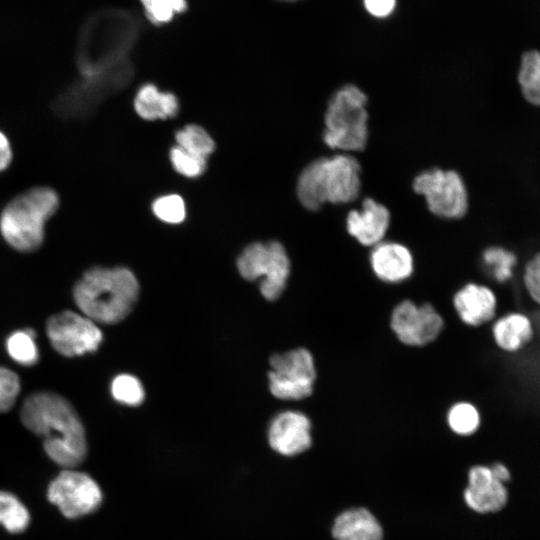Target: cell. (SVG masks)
Wrapping results in <instances>:
<instances>
[{"mask_svg": "<svg viewBox=\"0 0 540 540\" xmlns=\"http://www.w3.org/2000/svg\"><path fill=\"white\" fill-rule=\"evenodd\" d=\"M135 17L121 9L99 11L88 18L78 37L76 63L81 78L67 86L80 103H96L97 93L138 33Z\"/></svg>", "mask_w": 540, "mask_h": 540, "instance_id": "cell-1", "label": "cell"}, {"mask_svg": "<svg viewBox=\"0 0 540 540\" xmlns=\"http://www.w3.org/2000/svg\"><path fill=\"white\" fill-rule=\"evenodd\" d=\"M20 416L27 429L43 437L45 452L55 463L66 469L84 460L85 430L65 398L51 392L33 393L24 401Z\"/></svg>", "mask_w": 540, "mask_h": 540, "instance_id": "cell-2", "label": "cell"}, {"mask_svg": "<svg viewBox=\"0 0 540 540\" xmlns=\"http://www.w3.org/2000/svg\"><path fill=\"white\" fill-rule=\"evenodd\" d=\"M139 285L127 268L95 267L84 273L73 291L83 315L101 324L122 321L137 302Z\"/></svg>", "mask_w": 540, "mask_h": 540, "instance_id": "cell-3", "label": "cell"}, {"mask_svg": "<svg viewBox=\"0 0 540 540\" xmlns=\"http://www.w3.org/2000/svg\"><path fill=\"white\" fill-rule=\"evenodd\" d=\"M60 197L48 186L29 188L10 199L0 212V234L20 252L37 250L44 241L48 221L56 214Z\"/></svg>", "mask_w": 540, "mask_h": 540, "instance_id": "cell-4", "label": "cell"}, {"mask_svg": "<svg viewBox=\"0 0 540 540\" xmlns=\"http://www.w3.org/2000/svg\"><path fill=\"white\" fill-rule=\"evenodd\" d=\"M360 164L350 155L319 158L304 168L297 183L300 203L318 210L325 202L349 203L360 192Z\"/></svg>", "mask_w": 540, "mask_h": 540, "instance_id": "cell-5", "label": "cell"}, {"mask_svg": "<svg viewBox=\"0 0 540 540\" xmlns=\"http://www.w3.org/2000/svg\"><path fill=\"white\" fill-rule=\"evenodd\" d=\"M367 97L356 86L345 85L329 99L323 140L332 149L360 151L368 139Z\"/></svg>", "mask_w": 540, "mask_h": 540, "instance_id": "cell-6", "label": "cell"}, {"mask_svg": "<svg viewBox=\"0 0 540 540\" xmlns=\"http://www.w3.org/2000/svg\"><path fill=\"white\" fill-rule=\"evenodd\" d=\"M237 267L246 280L262 279L260 292L270 301L281 296L290 274V261L286 250L276 241L249 245L238 258Z\"/></svg>", "mask_w": 540, "mask_h": 540, "instance_id": "cell-7", "label": "cell"}, {"mask_svg": "<svg viewBox=\"0 0 540 540\" xmlns=\"http://www.w3.org/2000/svg\"><path fill=\"white\" fill-rule=\"evenodd\" d=\"M269 389L281 400H302L313 393L316 367L312 353L296 348L270 358Z\"/></svg>", "mask_w": 540, "mask_h": 540, "instance_id": "cell-8", "label": "cell"}, {"mask_svg": "<svg viewBox=\"0 0 540 540\" xmlns=\"http://www.w3.org/2000/svg\"><path fill=\"white\" fill-rule=\"evenodd\" d=\"M413 189L425 197L429 210L438 217L458 219L467 211V190L463 179L455 171H424L414 179Z\"/></svg>", "mask_w": 540, "mask_h": 540, "instance_id": "cell-9", "label": "cell"}, {"mask_svg": "<svg viewBox=\"0 0 540 540\" xmlns=\"http://www.w3.org/2000/svg\"><path fill=\"white\" fill-rule=\"evenodd\" d=\"M51 503L69 519L96 511L103 500L97 482L88 474L66 468L50 483L47 493Z\"/></svg>", "mask_w": 540, "mask_h": 540, "instance_id": "cell-10", "label": "cell"}, {"mask_svg": "<svg viewBox=\"0 0 540 540\" xmlns=\"http://www.w3.org/2000/svg\"><path fill=\"white\" fill-rule=\"evenodd\" d=\"M47 336L61 355L73 357L97 350L102 333L96 323L73 311H63L49 318Z\"/></svg>", "mask_w": 540, "mask_h": 540, "instance_id": "cell-11", "label": "cell"}, {"mask_svg": "<svg viewBox=\"0 0 540 540\" xmlns=\"http://www.w3.org/2000/svg\"><path fill=\"white\" fill-rule=\"evenodd\" d=\"M390 326L401 343L420 347L433 342L440 335L444 320L431 304H416L407 299L392 310Z\"/></svg>", "mask_w": 540, "mask_h": 540, "instance_id": "cell-12", "label": "cell"}, {"mask_svg": "<svg viewBox=\"0 0 540 540\" xmlns=\"http://www.w3.org/2000/svg\"><path fill=\"white\" fill-rule=\"evenodd\" d=\"M452 302L461 322L469 327L478 328L489 324L498 315L497 293L484 283H465L455 292Z\"/></svg>", "mask_w": 540, "mask_h": 540, "instance_id": "cell-13", "label": "cell"}, {"mask_svg": "<svg viewBox=\"0 0 540 540\" xmlns=\"http://www.w3.org/2000/svg\"><path fill=\"white\" fill-rule=\"evenodd\" d=\"M312 424L300 411L287 410L277 414L268 429L271 448L284 456L303 453L312 444Z\"/></svg>", "mask_w": 540, "mask_h": 540, "instance_id": "cell-14", "label": "cell"}, {"mask_svg": "<svg viewBox=\"0 0 540 540\" xmlns=\"http://www.w3.org/2000/svg\"><path fill=\"white\" fill-rule=\"evenodd\" d=\"M490 333L498 350L507 355H517L533 343L536 327L528 313L511 309L496 316L491 322Z\"/></svg>", "mask_w": 540, "mask_h": 540, "instance_id": "cell-15", "label": "cell"}, {"mask_svg": "<svg viewBox=\"0 0 540 540\" xmlns=\"http://www.w3.org/2000/svg\"><path fill=\"white\" fill-rule=\"evenodd\" d=\"M464 499L473 511L492 513L506 505L508 492L505 483L495 476L490 466L476 465L469 470Z\"/></svg>", "mask_w": 540, "mask_h": 540, "instance_id": "cell-16", "label": "cell"}, {"mask_svg": "<svg viewBox=\"0 0 540 540\" xmlns=\"http://www.w3.org/2000/svg\"><path fill=\"white\" fill-rule=\"evenodd\" d=\"M370 266L382 282L397 284L406 281L414 271L410 250L397 242L382 241L370 253Z\"/></svg>", "mask_w": 540, "mask_h": 540, "instance_id": "cell-17", "label": "cell"}, {"mask_svg": "<svg viewBox=\"0 0 540 540\" xmlns=\"http://www.w3.org/2000/svg\"><path fill=\"white\" fill-rule=\"evenodd\" d=\"M389 224L388 209L371 198H366L362 202V209L351 210L346 218L348 233L364 246H375L382 242Z\"/></svg>", "mask_w": 540, "mask_h": 540, "instance_id": "cell-18", "label": "cell"}, {"mask_svg": "<svg viewBox=\"0 0 540 540\" xmlns=\"http://www.w3.org/2000/svg\"><path fill=\"white\" fill-rule=\"evenodd\" d=\"M336 540H382L383 529L366 508H353L340 513L333 524Z\"/></svg>", "mask_w": 540, "mask_h": 540, "instance_id": "cell-19", "label": "cell"}, {"mask_svg": "<svg viewBox=\"0 0 540 540\" xmlns=\"http://www.w3.org/2000/svg\"><path fill=\"white\" fill-rule=\"evenodd\" d=\"M135 109L146 120L166 119L177 113L178 101L172 93L160 92L153 84H146L136 95Z\"/></svg>", "mask_w": 540, "mask_h": 540, "instance_id": "cell-20", "label": "cell"}, {"mask_svg": "<svg viewBox=\"0 0 540 540\" xmlns=\"http://www.w3.org/2000/svg\"><path fill=\"white\" fill-rule=\"evenodd\" d=\"M481 264L487 275L497 284L506 285L514 279L518 257L503 246L487 247L481 255Z\"/></svg>", "mask_w": 540, "mask_h": 540, "instance_id": "cell-21", "label": "cell"}, {"mask_svg": "<svg viewBox=\"0 0 540 540\" xmlns=\"http://www.w3.org/2000/svg\"><path fill=\"white\" fill-rule=\"evenodd\" d=\"M520 90L532 105L540 107V51L530 49L522 53L517 74Z\"/></svg>", "mask_w": 540, "mask_h": 540, "instance_id": "cell-22", "label": "cell"}, {"mask_svg": "<svg viewBox=\"0 0 540 540\" xmlns=\"http://www.w3.org/2000/svg\"><path fill=\"white\" fill-rule=\"evenodd\" d=\"M482 422L479 408L470 401L454 403L448 410L449 428L459 436H471L476 433Z\"/></svg>", "mask_w": 540, "mask_h": 540, "instance_id": "cell-23", "label": "cell"}, {"mask_svg": "<svg viewBox=\"0 0 540 540\" xmlns=\"http://www.w3.org/2000/svg\"><path fill=\"white\" fill-rule=\"evenodd\" d=\"M30 523L27 508L12 493L0 491V525L11 533L23 532Z\"/></svg>", "mask_w": 540, "mask_h": 540, "instance_id": "cell-24", "label": "cell"}, {"mask_svg": "<svg viewBox=\"0 0 540 540\" xmlns=\"http://www.w3.org/2000/svg\"><path fill=\"white\" fill-rule=\"evenodd\" d=\"M177 146L185 151L206 159L210 155L215 144L208 132L196 124H190L176 133Z\"/></svg>", "mask_w": 540, "mask_h": 540, "instance_id": "cell-25", "label": "cell"}, {"mask_svg": "<svg viewBox=\"0 0 540 540\" xmlns=\"http://www.w3.org/2000/svg\"><path fill=\"white\" fill-rule=\"evenodd\" d=\"M33 330L14 332L6 341L10 357L22 365H33L37 362L39 353L34 340Z\"/></svg>", "mask_w": 540, "mask_h": 540, "instance_id": "cell-26", "label": "cell"}, {"mask_svg": "<svg viewBox=\"0 0 540 540\" xmlns=\"http://www.w3.org/2000/svg\"><path fill=\"white\" fill-rule=\"evenodd\" d=\"M111 393L115 400L129 406L140 405L145 397L141 382L129 374H121L113 379Z\"/></svg>", "mask_w": 540, "mask_h": 540, "instance_id": "cell-27", "label": "cell"}, {"mask_svg": "<svg viewBox=\"0 0 540 540\" xmlns=\"http://www.w3.org/2000/svg\"><path fill=\"white\" fill-rule=\"evenodd\" d=\"M521 288L527 300L540 309V251L524 263L520 274Z\"/></svg>", "mask_w": 540, "mask_h": 540, "instance_id": "cell-28", "label": "cell"}, {"mask_svg": "<svg viewBox=\"0 0 540 540\" xmlns=\"http://www.w3.org/2000/svg\"><path fill=\"white\" fill-rule=\"evenodd\" d=\"M147 18L154 24L169 22L186 9V0H141Z\"/></svg>", "mask_w": 540, "mask_h": 540, "instance_id": "cell-29", "label": "cell"}, {"mask_svg": "<svg viewBox=\"0 0 540 540\" xmlns=\"http://www.w3.org/2000/svg\"><path fill=\"white\" fill-rule=\"evenodd\" d=\"M152 209L160 220L171 224L182 222L186 215L184 201L176 194L165 195L156 199Z\"/></svg>", "mask_w": 540, "mask_h": 540, "instance_id": "cell-30", "label": "cell"}, {"mask_svg": "<svg viewBox=\"0 0 540 540\" xmlns=\"http://www.w3.org/2000/svg\"><path fill=\"white\" fill-rule=\"evenodd\" d=\"M170 160L178 173L189 178L202 174L207 163L206 159L197 157L179 146L171 149Z\"/></svg>", "mask_w": 540, "mask_h": 540, "instance_id": "cell-31", "label": "cell"}, {"mask_svg": "<svg viewBox=\"0 0 540 540\" xmlns=\"http://www.w3.org/2000/svg\"><path fill=\"white\" fill-rule=\"evenodd\" d=\"M20 391L18 376L7 368L0 367V412L8 411Z\"/></svg>", "mask_w": 540, "mask_h": 540, "instance_id": "cell-32", "label": "cell"}, {"mask_svg": "<svg viewBox=\"0 0 540 540\" xmlns=\"http://www.w3.org/2000/svg\"><path fill=\"white\" fill-rule=\"evenodd\" d=\"M395 0H364L367 11L375 17H386L394 10Z\"/></svg>", "mask_w": 540, "mask_h": 540, "instance_id": "cell-33", "label": "cell"}, {"mask_svg": "<svg viewBox=\"0 0 540 540\" xmlns=\"http://www.w3.org/2000/svg\"><path fill=\"white\" fill-rule=\"evenodd\" d=\"M13 160V149L8 136L0 130V173L6 171Z\"/></svg>", "mask_w": 540, "mask_h": 540, "instance_id": "cell-34", "label": "cell"}, {"mask_svg": "<svg viewBox=\"0 0 540 540\" xmlns=\"http://www.w3.org/2000/svg\"><path fill=\"white\" fill-rule=\"evenodd\" d=\"M491 469L495 476L501 480L503 483H506L510 480V472L508 468L502 464V463H493L491 466Z\"/></svg>", "mask_w": 540, "mask_h": 540, "instance_id": "cell-35", "label": "cell"}, {"mask_svg": "<svg viewBox=\"0 0 540 540\" xmlns=\"http://www.w3.org/2000/svg\"><path fill=\"white\" fill-rule=\"evenodd\" d=\"M283 1H297V0H283Z\"/></svg>", "mask_w": 540, "mask_h": 540, "instance_id": "cell-36", "label": "cell"}]
</instances>
